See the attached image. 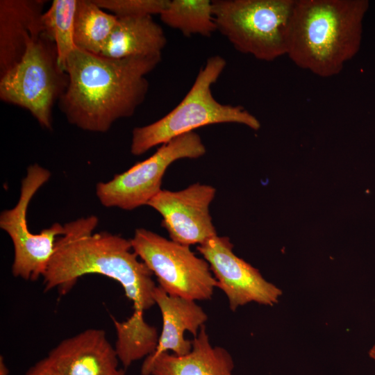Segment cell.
<instances>
[{
  "instance_id": "cell-6",
  "label": "cell",
  "mask_w": 375,
  "mask_h": 375,
  "mask_svg": "<svg viewBox=\"0 0 375 375\" xmlns=\"http://www.w3.org/2000/svg\"><path fill=\"white\" fill-rule=\"evenodd\" d=\"M68 83L54 42L42 33L32 38L19 62L0 76V99L27 110L42 127L51 130L53 107Z\"/></svg>"
},
{
  "instance_id": "cell-4",
  "label": "cell",
  "mask_w": 375,
  "mask_h": 375,
  "mask_svg": "<svg viewBox=\"0 0 375 375\" xmlns=\"http://www.w3.org/2000/svg\"><path fill=\"white\" fill-rule=\"evenodd\" d=\"M226 66V60L220 56L208 58L190 90L174 109L157 121L133 130L131 153L140 156L178 136L216 124H240L258 130L259 120L244 108L223 104L213 97L212 86Z\"/></svg>"
},
{
  "instance_id": "cell-11",
  "label": "cell",
  "mask_w": 375,
  "mask_h": 375,
  "mask_svg": "<svg viewBox=\"0 0 375 375\" xmlns=\"http://www.w3.org/2000/svg\"><path fill=\"white\" fill-rule=\"evenodd\" d=\"M215 194L213 186L196 183L179 191L162 189L147 206L161 215V225L170 240L199 245L217 235L209 210Z\"/></svg>"
},
{
  "instance_id": "cell-14",
  "label": "cell",
  "mask_w": 375,
  "mask_h": 375,
  "mask_svg": "<svg viewBox=\"0 0 375 375\" xmlns=\"http://www.w3.org/2000/svg\"><path fill=\"white\" fill-rule=\"evenodd\" d=\"M153 299L161 312L162 327L156 349L144 360H153L169 351L176 356L186 355L192 344L185 338V333L197 336L208 319L207 314L195 301L171 296L159 285L154 290Z\"/></svg>"
},
{
  "instance_id": "cell-2",
  "label": "cell",
  "mask_w": 375,
  "mask_h": 375,
  "mask_svg": "<svg viewBox=\"0 0 375 375\" xmlns=\"http://www.w3.org/2000/svg\"><path fill=\"white\" fill-rule=\"evenodd\" d=\"M161 57L115 59L74 49L66 62L69 83L58 101L61 111L83 131L107 132L143 103L149 88L147 75Z\"/></svg>"
},
{
  "instance_id": "cell-13",
  "label": "cell",
  "mask_w": 375,
  "mask_h": 375,
  "mask_svg": "<svg viewBox=\"0 0 375 375\" xmlns=\"http://www.w3.org/2000/svg\"><path fill=\"white\" fill-rule=\"evenodd\" d=\"M44 0L0 1V76L22 59L32 38L42 33Z\"/></svg>"
},
{
  "instance_id": "cell-15",
  "label": "cell",
  "mask_w": 375,
  "mask_h": 375,
  "mask_svg": "<svg viewBox=\"0 0 375 375\" xmlns=\"http://www.w3.org/2000/svg\"><path fill=\"white\" fill-rule=\"evenodd\" d=\"M191 351L184 356L163 353L151 361L144 360L142 375H235L229 352L213 347L205 325L192 340Z\"/></svg>"
},
{
  "instance_id": "cell-5",
  "label": "cell",
  "mask_w": 375,
  "mask_h": 375,
  "mask_svg": "<svg viewBox=\"0 0 375 375\" xmlns=\"http://www.w3.org/2000/svg\"><path fill=\"white\" fill-rule=\"evenodd\" d=\"M217 31L238 51L272 61L287 53L295 0H215Z\"/></svg>"
},
{
  "instance_id": "cell-7",
  "label": "cell",
  "mask_w": 375,
  "mask_h": 375,
  "mask_svg": "<svg viewBox=\"0 0 375 375\" xmlns=\"http://www.w3.org/2000/svg\"><path fill=\"white\" fill-rule=\"evenodd\" d=\"M131 242L134 252L168 294L193 301L212 297L217 281L208 262L189 246L143 228L135 230Z\"/></svg>"
},
{
  "instance_id": "cell-21",
  "label": "cell",
  "mask_w": 375,
  "mask_h": 375,
  "mask_svg": "<svg viewBox=\"0 0 375 375\" xmlns=\"http://www.w3.org/2000/svg\"><path fill=\"white\" fill-rule=\"evenodd\" d=\"M25 375H62L47 356L38 361L25 373Z\"/></svg>"
},
{
  "instance_id": "cell-20",
  "label": "cell",
  "mask_w": 375,
  "mask_h": 375,
  "mask_svg": "<svg viewBox=\"0 0 375 375\" xmlns=\"http://www.w3.org/2000/svg\"><path fill=\"white\" fill-rule=\"evenodd\" d=\"M103 10H110L117 17H145L160 15L169 0H94Z\"/></svg>"
},
{
  "instance_id": "cell-17",
  "label": "cell",
  "mask_w": 375,
  "mask_h": 375,
  "mask_svg": "<svg viewBox=\"0 0 375 375\" xmlns=\"http://www.w3.org/2000/svg\"><path fill=\"white\" fill-rule=\"evenodd\" d=\"M117 22L94 0H77L74 22L76 48L99 55Z\"/></svg>"
},
{
  "instance_id": "cell-19",
  "label": "cell",
  "mask_w": 375,
  "mask_h": 375,
  "mask_svg": "<svg viewBox=\"0 0 375 375\" xmlns=\"http://www.w3.org/2000/svg\"><path fill=\"white\" fill-rule=\"evenodd\" d=\"M77 0H54L41 18L42 33L56 47L58 61L65 72L67 59L76 49L74 22Z\"/></svg>"
},
{
  "instance_id": "cell-18",
  "label": "cell",
  "mask_w": 375,
  "mask_h": 375,
  "mask_svg": "<svg viewBox=\"0 0 375 375\" xmlns=\"http://www.w3.org/2000/svg\"><path fill=\"white\" fill-rule=\"evenodd\" d=\"M160 17L164 24L178 30L185 37H210L217 31L212 2L209 0H169Z\"/></svg>"
},
{
  "instance_id": "cell-22",
  "label": "cell",
  "mask_w": 375,
  "mask_h": 375,
  "mask_svg": "<svg viewBox=\"0 0 375 375\" xmlns=\"http://www.w3.org/2000/svg\"><path fill=\"white\" fill-rule=\"evenodd\" d=\"M9 369L5 363L3 357L1 356L0 357V375H9Z\"/></svg>"
},
{
  "instance_id": "cell-23",
  "label": "cell",
  "mask_w": 375,
  "mask_h": 375,
  "mask_svg": "<svg viewBox=\"0 0 375 375\" xmlns=\"http://www.w3.org/2000/svg\"><path fill=\"white\" fill-rule=\"evenodd\" d=\"M369 357L375 361V344L372 347L369 351Z\"/></svg>"
},
{
  "instance_id": "cell-1",
  "label": "cell",
  "mask_w": 375,
  "mask_h": 375,
  "mask_svg": "<svg viewBox=\"0 0 375 375\" xmlns=\"http://www.w3.org/2000/svg\"><path fill=\"white\" fill-rule=\"evenodd\" d=\"M98 224V217L90 215L64 224L65 232L57 238L42 276L44 290L57 289L65 294L79 278L90 274L116 281L134 310L126 320H113L117 338L133 348L151 346L158 335L156 328L145 322L144 314L156 305L153 274L134 252L131 239L106 231L94 233Z\"/></svg>"
},
{
  "instance_id": "cell-12",
  "label": "cell",
  "mask_w": 375,
  "mask_h": 375,
  "mask_svg": "<svg viewBox=\"0 0 375 375\" xmlns=\"http://www.w3.org/2000/svg\"><path fill=\"white\" fill-rule=\"evenodd\" d=\"M47 357L62 375H125L115 347L101 329L88 328L63 340Z\"/></svg>"
},
{
  "instance_id": "cell-10",
  "label": "cell",
  "mask_w": 375,
  "mask_h": 375,
  "mask_svg": "<svg viewBox=\"0 0 375 375\" xmlns=\"http://www.w3.org/2000/svg\"><path fill=\"white\" fill-rule=\"evenodd\" d=\"M197 249L209 264L217 287L227 297L231 310L251 302L265 306L278 303L282 291L266 281L256 268L237 256L228 237L217 235Z\"/></svg>"
},
{
  "instance_id": "cell-3",
  "label": "cell",
  "mask_w": 375,
  "mask_h": 375,
  "mask_svg": "<svg viewBox=\"0 0 375 375\" xmlns=\"http://www.w3.org/2000/svg\"><path fill=\"white\" fill-rule=\"evenodd\" d=\"M367 8L359 0H295L286 55L317 76L338 74L358 50Z\"/></svg>"
},
{
  "instance_id": "cell-9",
  "label": "cell",
  "mask_w": 375,
  "mask_h": 375,
  "mask_svg": "<svg viewBox=\"0 0 375 375\" xmlns=\"http://www.w3.org/2000/svg\"><path fill=\"white\" fill-rule=\"evenodd\" d=\"M50 177L51 172L40 165H29L22 181L17 204L0 215V227L9 235L13 244L12 273L15 277L27 281L42 277L53 254L57 237L65 232L64 225L59 223H54L36 234L28 227L29 203Z\"/></svg>"
},
{
  "instance_id": "cell-8",
  "label": "cell",
  "mask_w": 375,
  "mask_h": 375,
  "mask_svg": "<svg viewBox=\"0 0 375 375\" xmlns=\"http://www.w3.org/2000/svg\"><path fill=\"white\" fill-rule=\"evenodd\" d=\"M206 148L194 131L178 136L159 147L146 160L116 174L107 182H99L96 194L107 208L132 210L144 205L162 189V180L167 168L175 161L203 156Z\"/></svg>"
},
{
  "instance_id": "cell-16",
  "label": "cell",
  "mask_w": 375,
  "mask_h": 375,
  "mask_svg": "<svg viewBox=\"0 0 375 375\" xmlns=\"http://www.w3.org/2000/svg\"><path fill=\"white\" fill-rule=\"evenodd\" d=\"M166 44L162 28L151 16L117 17L99 55L115 59L162 56Z\"/></svg>"
}]
</instances>
